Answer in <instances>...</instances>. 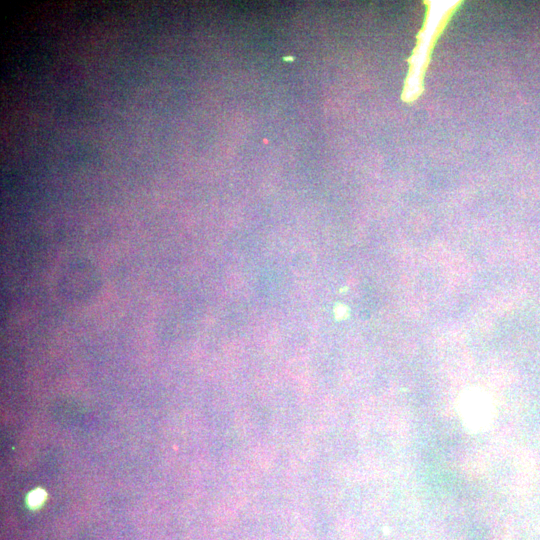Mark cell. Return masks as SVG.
<instances>
[{"label":"cell","instance_id":"obj_3","mask_svg":"<svg viewBox=\"0 0 540 540\" xmlns=\"http://www.w3.org/2000/svg\"><path fill=\"white\" fill-rule=\"evenodd\" d=\"M46 492L42 488H36L30 491L26 497L27 506L31 510L39 509L46 500Z\"/></svg>","mask_w":540,"mask_h":540},{"label":"cell","instance_id":"obj_2","mask_svg":"<svg viewBox=\"0 0 540 540\" xmlns=\"http://www.w3.org/2000/svg\"><path fill=\"white\" fill-rule=\"evenodd\" d=\"M457 412L466 430L479 433L489 428L495 418V406L490 396L478 388L462 392Z\"/></svg>","mask_w":540,"mask_h":540},{"label":"cell","instance_id":"obj_1","mask_svg":"<svg viewBox=\"0 0 540 540\" xmlns=\"http://www.w3.org/2000/svg\"><path fill=\"white\" fill-rule=\"evenodd\" d=\"M427 19L419 34L418 46L411 57V66L406 81L403 98L405 101L416 99L422 91V78L428 62L429 51L452 11L459 5L456 1L428 2Z\"/></svg>","mask_w":540,"mask_h":540}]
</instances>
